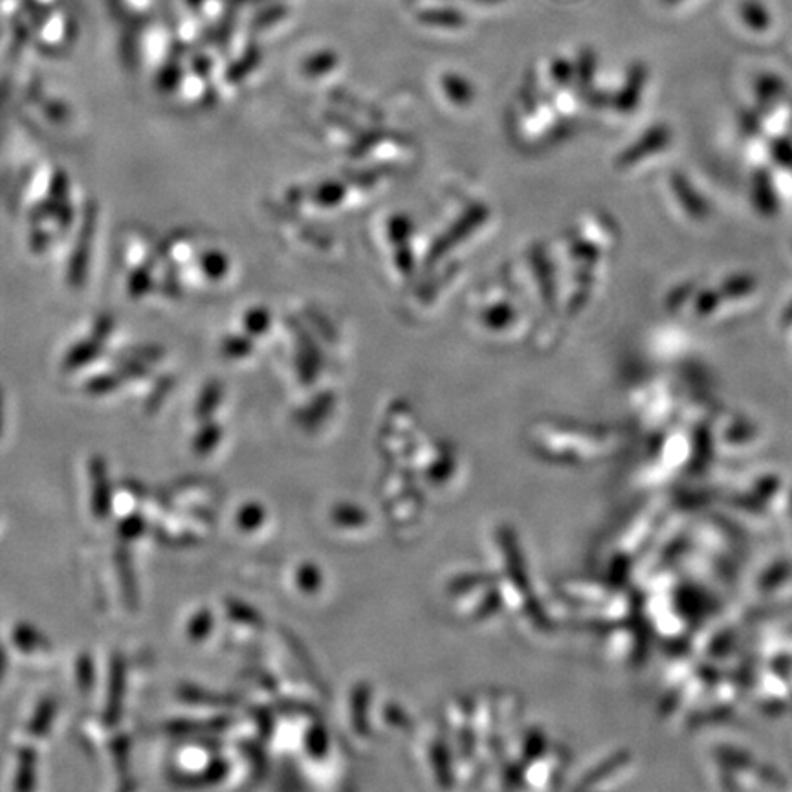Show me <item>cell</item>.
Masks as SVG:
<instances>
[{"label": "cell", "instance_id": "cell-1", "mask_svg": "<svg viewBox=\"0 0 792 792\" xmlns=\"http://www.w3.org/2000/svg\"><path fill=\"white\" fill-rule=\"evenodd\" d=\"M673 129L660 122L648 127L635 142H631L615 158V169L629 171L642 166L646 160L666 153L673 144Z\"/></svg>", "mask_w": 792, "mask_h": 792}, {"label": "cell", "instance_id": "cell-2", "mask_svg": "<svg viewBox=\"0 0 792 792\" xmlns=\"http://www.w3.org/2000/svg\"><path fill=\"white\" fill-rule=\"evenodd\" d=\"M669 191L688 219L695 222H706L710 219L712 215L710 202L706 200V197L701 195V191L684 173L673 171L669 175Z\"/></svg>", "mask_w": 792, "mask_h": 792}, {"label": "cell", "instance_id": "cell-3", "mask_svg": "<svg viewBox=\"0 0 792 792\" xmlns=\"http://www.w3.org/2000/svg\"><path fill=\"white\" fill-rule=\"evenodd\" d=\"M492 299L487 303L481 299L477 306V321L481 328H488L490 332H507L510 330L518 321V310L514 306V301L510 299L512 294L507 292H492Z\"/></svg>", "mask_w": 792, "mask_h": 792}, {"label": "cell", "instance_id": "cell-4", "mask_svg": "<svg viewBox=\"0 0 792 792\" xmlns=\"http://www.w3.org/2000/svg\"><path fill=\"white\" fill-rule=\"evenodd\" d=\"M648 80H649L648 67L640 61L633 63L627 69L626 78H624L618 92L613 98V103H611L613 109L620 114H633L642 102Z\"/></svg>", "mask_w": 792, "mask_h": 792}, {"label": "cell", "instance_id": "cell-5", "mask_svg": "<svg viewBox=\"0 0 792 792\" xmlns=\"http://www.w3.org/2000/svg\"><path fill=\"white\" fill-rule=\"evenodd\" d=\"M750 200L754 209L766 219L779 211V197L768 171H755L750 184Z\"/></svg>", "mask_w": 792, "mask_h": 792}, {"label": "cell", "instance_id": "cell-6", "mask_svg": "<svg viewBox=\"0 0 792 792\" xmlns=\"http://www.w3.org/2000/svg\"><path fill=\"white\" fill-rule=\"evenodd\" d=\"M759 286V281L754 273L750 272H735L726 275L719 284V292L724 299V303L728 301H743L746 297H750Z\"/></svg>", "mask_w": 792, "mask_h": 792}, {"label": "cell", "instance_id": "cell-7", "mask_svg": "<svg viewBox=\"0 0 792 792\" xmlns=\"http://www.w3.org/2000/svg\"><path fill=\"white\" fill-rule=\"evenodd\" d=\"M92 481H94V492H92V510L98 519H103L109 516L111 510V487L107 481L105 465L96 459L92 463Z\"/></svg>", "mask_w": 792, "mask_h": 792}, {"label": "cell", "instance_id": "cell-8", "mask_svg": "<svg viewBox=\"0 0 792 792\" xmlns=\"http://www.w3.org/2000/svg\"><path fill=\"white\" fill-rule=\"evenodd\" d=\"M739 19L755 34L766 32L772 25V16L761 0H743L739 5Z\"/></svg>", "mask_w": 792, "mask_h": 792}, {"label": "cell", "instance_id": "cell-9", "mask_svg": "<svg viewBox=\"0 0 792 792\" xmlns=\"http://www.w3.org/2000/svg\"><path fill=\"white\" fill-rule=\"evenodd\" d=\"M785 91H787L785 81H783L779 76L770 74V72L761 74V76L754 81V94H755V100H757L761 105H770V103H774L776 100L783 98Z\"/></svg>", "mask_w": 792, "mask_h": 792}, {"label": "cell", "instance_id": "cell-10", "mask_svg": "<svg viewBox=\"0 0 792 792\" xmlns=\"http://www.w3.org/2000/svg\"><path fill=\"white\" fill-rule=\"evenodd\" d=\"M123 688H125V669H123V662L120 658L114 660L112 664V673H111V693H109V708H107V721L114 722L120 717V710H122V701H123Z\"/></svg>", "mask_w": 792, "mask_h": 792}, {"label": "cell", "instance_id": "cell-11", "mask_svg": "<svg viewBox=\"0 0 792 792\" xmlns=\"http://www.w3.org/2000/svg\"><path fill=\"white\" fill-rule=\"evenodd\" d=\"M724 305V299L719 292V288H702L695 292L693 295V312L697 317H712L713 314H717L721 310V306Z\"/></svg>", "mask_w": 792, "mask_h": 792}, {"label": "cell", "instance_id": "cell-12", "mask_svg": "<svg viewBox=\"0 0 792 792\" xmlns=\"http://www.w3.org/2000/svg\"><path fill=\"white\" fill-rule=\"evenodd\" d=\"M695 292H697V284L691 283V281H686V283H680V284L673 286V288L669 290V294L666 295V306H668V310H669V312L680 310V308L686 306L690 301H693Z\"/></svg>", "mask_w": 792, "mask_h": 792}, {"label": "cell", "instance_id": "cell-13", "mask_svg": "<svg viewBox=\"0 0 792 792\" xmlns=\"http://www.w3.org/2000/svg\"><path fill=\"white\" fill-rule=\"evenodd\" d=\"M19 772H17V788L25 790V788H32L34 787V779H36V754L34 750L27 748L21 752L19 755Z\"/></svg>", "mask_w": 792, "mask_h": 792}, {"label": "cell", "instance_id": "cell-14", "mask_svg": "<svg viewBox=\"0 0 792 792\" xmlns=\"http://www.w3.org/2000/svg\"><path fill=\"white\" fill-rule=\"evenodd\" d=\"M14 642H17V646L25 651H36L45 648L43 644H47V640L37 633V629H34L32 626H17L14 629Z\"/></svg>", "mask_w": 792, "mask_h": 792}, {"label": "cell", "instance_id": "cell-15", "mask_svg": "<svg viewBox=\"0 0 792 792\" xmlns=\"http://www.w3.org/2000/svg\"><path fill=\"white\" fill-rule=\"evenodd\" d=\"M54 712H56L54 702H52V701H43L41 706L37 708V712H36L32 722H30V732H32L34 735H43V733L48 730V726L52 724Z\"/></svg>", "mask_w": 792, "mask_h": 792}, {"label": "cell", "instance_id": "cell-16", "mask_svg": "<svg viewBox=\"0 0 792 792\" xmlns=\"http://www.w3.org/2000/svg\"><path fill=\"white\" fill-rule=\"evenodd\" d=\"M78 673H80V686L83 691H91L94 684V666L91 657H81L78 662Z\"/></svg>", "mask_w": 792, "mask_h": 792}, {"label": "cell", "instance_id": "cell-17", "mask_svg": "<svg viewBox=\"0 0 792 792\" xmlns=\"http://www.w3.org/2000/svg\"><path fill=\"white\" fill-rule=\"evenodd\" d=\"M209 622H211V618H209V613H208V611L197 615V618L189 624V635L195 637V638H197V637H204V635H208Z\"/></svg>", "mask_w": 792, "mask_h": 792}, {"label": "cell", "instance_id": "cell-18", "mask_svg": "<svg viewBox=\"0 0 792 792\" xmlns=\"http://www.w3.org/2000/svg\"><path fill=\"white\" fill-rule=\"evenodd\" d=\"M772 155L781 166H792V145L788 142H779L772 149Z\"/></svg>", "mask_w": 792, "mask_h": 792}, {"label": "cell", "instance_id": "cell-19", "mask_svg": "<svg viewBox=\"0 0 792 792\" xmlns=\"http://www.w3.org/2000/svg\"><path fill=\"white\" fill-rule=\"evenodd\" d=\"M144 530V523H142V519H138V518H131V519H127L123 525H122V534L125 536V538H136L140 532Z\"/></svg>", "mask_w": 792, "mask_h": 792}, {"label": "cell", "instance_id": "cell-20", "mask_svg": "<svg viewBox=\"0 0 792 792\" xmlns=\"http://www.w3.org/2000/svg\"><path fill=\"white\" fill-rule=\"evenodd\" d=\"M779 325H781L783 328H790V326H792V299L787 303L785 310L781 312V316H779Z\"/></svg>", "mask_w": 792, "mask_h": 792}, {"label": "cell", "instance_id": "cell-21", "mask_svg": "<svg viewBox=\"0 0 792 792\" xmlns=\"http://www.w3.org/2000/svg\"><path fill=\"white\" fill-rule=\"evenodd\" d=\"M5 669H6V653H5V648L0 646V679H3Z\"/></svg>", "mask_w": 792, "mask_h": 792}, {"label": "cell", "instance_id": "cell-22", "mask_svg": "<svg viewBox=\"0 0 792 792\" xmlns=\"http://www.w3.org/2000/svg\"><path fill=\"white\" fill-rule=\"evenodd\" d=\"M662 3H666V5H677V3H680V0H662Z\"/></svg>", "mask_w": 792, "mask_h": 792}]
</instances>
